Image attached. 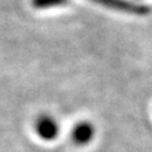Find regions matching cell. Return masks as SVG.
<instances>
[{"label": "cell", "instance_id": "6da1fadb", "mask_svg": "<svg viewBox=\"0 0 152 152\" xmlns=\"http://www.w3.org/2000/svg\"><path fill=\"white\" fill-rule=\"evenodd\" d=\"M98 5H102L104 8L112 9L115 12L131 14V15H140L143 17L150 14V7L145 5V4L131 1V0H90Z\"/></svg>", "mask_w": 152, "mask_h": 152}, {"label": "cell", "instance_id": "3957f363", "mask_svg": "<svg viewBox=\"0 0 152 152\" xmlns=\"http://www.w3.org/2000/svg\"><path fill=\"white\" fill-rule=\"evenodd\" d=\"M95 133H96V129H95V126L91 122L80 121L72 128L71 140H72V142L76 146L84 147V146H88L89 143H91V141L95 137Z\"/></svg>", "mask_w": 152, "mask_h": 152}, {"label": "cell", "instance_id": "7a4b0ae2", "mask_svg": "<svg viewBox=\"0 0 152 152\" xmlns=\"http://www.w3.org/2000/svg\"><path fill=\"white\" fill-rule=\"evenodd\" d=\"M34 129L41 140L53 141L60 133V124L55 117L50 115V114H41L36 119Z\"/></svg>", "mask_w": 152, "mask_h": 152}, {"label": "cell", "instance_id": "277c9868", "mask_svg": "<svg viewBox=\"0 0 152 152\" xmlns=\"http://www.w3.org/2000/svg\"><path fill=\"white\" fill-rule=\"evenodd\" d=\"M69 0H32V7L34 9H50V8H56V7H64L67 5Z\"/></svg>", "mask_w": 152, "mask_h": 152}]
</instances>
